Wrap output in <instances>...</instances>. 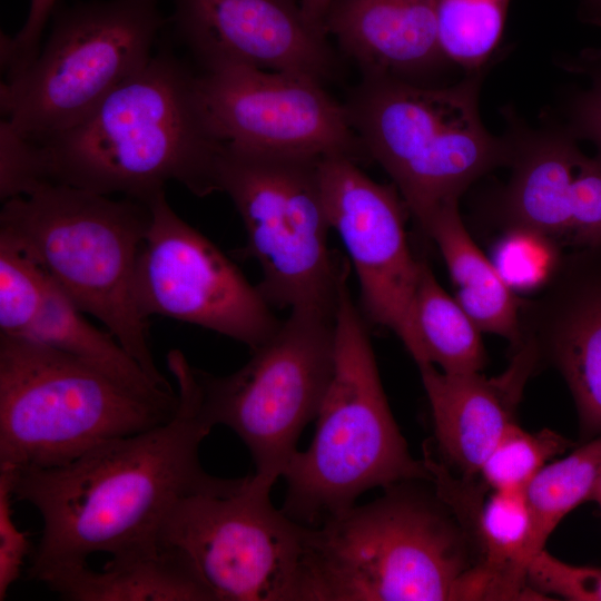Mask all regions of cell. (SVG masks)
Wrapping results in <instances>:
<instances>
[{"mask_svg":"<svg viewBox=\"0 0 601 601\" xmlns=\"http://www.w3.org/2000/svg\"><path fill=\"white\" fill-rule=\"evenodd\" d=\"M175 377V414L152 428L102 442L56 467L14 470L13 496L42 519L28 578L87 564L95 553L111 556L158 544L160 526L183 495L221 479L199 460L214 427L200 408L194 367L178 349L167 354Z\"/></svg>","mask_w":601,"mask_h":601,"instance_id":"6da1fadb","label":"cell"},{"mask_svg":"<svg viewBox=\"0 0 601 601\" xmlns=\"http://www.w3.org/2000/svg\"><path fill=\"white\" fill-rule=\"evenodd\" d=\"M36 142L48 183L147 204L170 181L198 197L219 191L224 144L207 121L197 73L169 49L80 122Z\"/></svg>","mask_w":601,"mask_h":601,"instance_id":"7a4b0ae2","label":"cell"},{"mask_svg":"<svg viewBox=\"0 0 601 601\" xmlns=\"http://www.w3.org/2000/svg\"><path fill=\"white\" fill-rule=\"evenodd\" d=\"M423 481L309 526L298 601L461 600L475 540Z\"/></svg>","mask_w":601,"mask_h":601,"instance_id":"3957f363","label":"cell"},{"mask_svg":"<svg viewBox=\"0 0 601 601\" xmlns=\"http://www.w3.org/2000/svg\"><path fill=\"white\" fill-rule=\"evenodd\" d=\"M150 220L147 203L46 183L3 201L0 235L33 257L155 382L174 390L155 364L148 321L135 297L138 257Z\"/></svg>","mask_w":601,"mask_h":601,"instance_id":"277c9868","label":"cell"},{"mask_svg":"<svg viewBox=\"0 0 601 601\" xmlns=\"http://www.w3.org/2000/svg\"><path fill=\"white\" fill-rule=\"evenodd\" d=\"M316 420L309 447L297 451L283 474L287 492L282 510L293 520L318 526L373 487L432 481L425 462L411 455L391 412L366 319L347 277L336 309L334 374Z\"/></svg>","mask_w":601,"mask_h":601,"instance_id":"5b68a950","label":"cell"},{"mask_svg":"<svg viewBox=\"0 0 601 601\" xmlns=\"http://www.w3.org/2000/svg\"><path fill=\"white\" fill-rule=\"evenodd\" d=\"M481 78L477 70L433 87L362 77L344 104L368 159L388 174L422 229L474 181L513 159L511 132L494 136L482 122Z\"/></svg>","mask_w":601,"mask_h":601,"instance_id":"8992f818","label":"cell"},{"mask_svg":"<svg viewBox=\"0 0 601 601\" xmlns=\"http://www.w3.org/2000/svg\"><path fill=\"white\" fill-rule=\"evenodd\" d=\"M177 391H146L71 354L0 334V467L63 465L167 422Z\"/></svg>","mask_w":601,"mask_h":601,"instance_id":"52a82bcc","label":"cell"},{"mask_svg":"<svg viewBox=\"0 0 601 601\" xmlns=\"http://www.w3.org/2000/svg\"><path fill=\"white\" fill-rule=\"evenodd\" d=\"M162 0L57 6L35 59L1 85V114L42 141L77 125L151 59L167 17Z\"/></svg>","mask_w":601,"mask_h":601,"instance_id":"ba28073f","label":"cell"},{"mask_svg":"<svg viewBox=\"0 0 601 601\" xmlns=\"http://www.w3.org/2000/svg\"><path fill=\"white\" fill-rule=\"evenodd\" d=\"M321 159L223 146L219 193L240 216L242 256L258 264L257 288L272 307L336 306L347 277L328 246Z\"/></svg>","mask_w":601,"mask_h":601,"instance_id":"9c48e42d","label":"cell"},{"mask_svg":"<svg viewBox=\"0 0 601 601\" xmlns=\"http://www.w3.org/2000/svg\"><path fill=\"white\" fill-rule=\"evenodd\" d=\"M336 309L292 308L231 374L216 376L194 367L204 416L239 436L253 457L254 476L268 485L283 476L327 393L335 366Z\"/></svg>","mask_w":601,"mask_h":601,"instance_id":"30bf717a","label":"cell"},{"mask_svg":"<svg viewBox=\"0 0 601 601\" xmlns=\"http://www.w3.org/2000/svg\"><path fill=\"white\" fill-rule=\"evenodd\" d=\"M254 475L179 497L159 544L186 555L214 601H298L308 525L270 501Z\"/></svg>","mask_w":601,"mask_h":601,"instance_id":"8fae6325","label":"cell"},{"mask_svg":"<svg viewBox=\"0 0 601 601\" xmlns=\"http://www.w3.org/2000/svg\"><path fill=\"white\" fill-rule=\"evenodd\" d=\"M148 205L151 220L136 270L135 297L145 319L194 324L247 345L269 338L280 322L238 267L181 219L165 191Z\"/></svg>","mask_w":601,"mask_h":601,"instance_id":"7c38bea8","label":"cell"},{"mask_svg":"<svg viewBox=\"0 0 601 601\" xmlns=\"http://www.w3.org/2000/svg\"><path fill=\"white\" fill-rule=\"evenodd\" d=\"M207 121L224 145L253 152L370 160L344 104L306 76L244 65L197 73Z\"/></svg>","mask_w":601,"mask_h":601,"instance_id":"4fadbf2b","label":"cell"},{"mask_svg":"<svg viewBox=\"0 0 601 601\" xmlns=\"http://www.w3.org/2000/svg\"><path fill=\"white\" fill-rule=\"evenodd\" d=\"M319 174L331 228L356 273L363 316L392 331L418 365L415 297L422 258L408 245L402 197L394 185L373 180L346 157L322 158Z\"/></svg>","mask_w":601,"mask_h":601,"instance_id":"5bb4252c","label":"cell"},{"mask_svg":"<svg viewBox=\"0 0 601 601\" xmlns=\"http://www.w3.org/2000/svg\"><path fill=\"white\" fill-rule=\"evenodd\" d=\"M167 26L201 69L219 65L297 73L325 85L337 71L327 36L296 0H167Z\"/></svg>","mask_w":601,"mask_h":601,"instance_id":"9a60e30c","label":"cell"},{"mask_svg":"<svg viewBox=\"0 0 601 601\" xmlns=\"http://www.w3.org/2000/svg\"><path fill=\"white\" fill-rule=\"evenodd\" d=\"M522 338L553 365L573 396L582 441L601 434V247L563 256L553 278L521 307ZM522 341V339H521Z\"/></svg>","mask_w":601,"mask_h":601,"instance_id":"2e32d148","label":"cell"},{"mask_svg":"<svg viewBox=\"0 0 601 601\" xmlns=\"http://www.w3.org/2000/svg\"><path fill=\"white\" fill-rule=\"evenodd\" d=\"M540 362L534 344L523 338L508 368L494 377L481 372L444 373L432 364L418 366L445 466L455 467L463 479H477L490 452L516 422L525 384Z\"/></svg>","mask_w":601,"mask_h":601,"instance_id":"e0dca14e","label":"cell"},{"mask_svg":"<svg viewBox=\"0 0 601 601\" xmlns=\"http://www.w3.org/2000/svg\"><path fill=\"white\" fill-rule=\"evenodd\" d=\"M437 0H334L324 30L362 77L414 83L444 65ZM422 85V83H421Z\"/></svg>","mask_w":601,"mask_h":601,"instance_id":"ac0fdd59","label":"cell"},{"mask_svg":"<svg viewBox=\"0 0 601 601\" xmlns=\"http://www.w3.org/2000/svg\"><path fill=\"white\" fill-rule=\"evenodd\" d=\"M512 120V173L494 199V221L501 231L526 228L564 247L570 234L571 187L583 152L563 125L531 130Z\"/></svg>","mask_w":601,"mask_h":601,"instance_id":"d6986e66","label":"cell"},{"mask_svg":"<svg viewBox=\"0 0 601 601\" xmlns=\"http://www.w3.org/2000/svg\"><path fill=\"white\" fill-rule=\"evenodd\" d=\"M42 583L71 601H214L186 555L159 543L112 555L100 571L81 564Z\"/></svg>","mask_w":601,"mask_h":601,"instance_id":"ffe728a7","label":"cell"},{"mask_svg":"<svg viewBox=\"0 0 601 601\" xmlns=\"http://www.w3.org/2000/svg\"><path fill=\"white\" fill-rule=\"evenodd\" d=\"M434 240L457 287L456 300L481 332L504 337L511 347L522 339L521 299L497 273L465 227L459 203L437 210L422 229Z\"/></svg>","mask_w":601,"mask_h":601,"instance_id":"44dd1931","label":"cell"},{"mask_svg":"<svg viewBox=\"0 0 601 601\" xmlns=\"http://www.w3.org/2000/svg\"><path fill=\"white\" fill-rule=\"evenodd\" d=\"M50 277L38 313L23 337L85 359L146 391H174L155 382L109 333L93 327Z\"/></svg>","mask_w":601,"mask_h":601,"instance_id":"7402d4cb","label":"cell"},{"mask_svg":"<svg viewBox=\"0 0 601 601\" xmlns=\"http://www.w3.org/2000/svg\"><path fill=\"white\" fill-rule=\"evenodd\" d=\"M415 318L422 347V362L444 373L481 372L486 354L481 331L439 283L426 260L421 270L415 297Z\"/></svg>","mask_w":601,"mask_h":601,"instance_id":"603a6c76","label":"cell"},{"mask_svg":"<svg viewBox=\"0 0 601 601\" xmlns=\"http://www.w3.org/2000/svg\"><path fill=\"white\" fill-rule=\"evenodd\" d=\"M601 471V434L549 462L524 487L530 516L529 558L542 550L559 523L590 500Z\"/></svg>","mask_w":601,"mask_h":601,"instance_id":"cb8c5ba5","label":"cell"},{"mask_svg":"<svg viewBox=\"0 0 601 601\" xmlns=\"http://www.w3.org/2000/svg\"><path fill=\"white\" fill-rule=\"evenodd\" d=\"M510 0H437V36L447 61L482 70L497 47Z\"/></svg>","mask_w":601,"mask_h":601,"instance_id":"d4e9b609","label":"cell"},{"mask_svg":"<svg viewBox=\"0 0 601 601\" xmlns=\"http://www.w3.org/2000/svg\"><path fill=\"white\" fill-rule=\"evenodd\" d=\"M573 446L562 434L543 428L531 433L511 424L483 462L477 480L489 490H523L555 456Z\"/></svg>","mask_w":601,"mask_h":601,"instance_id":"484cf974","label":"cell"},{"mask_svg":"<svg viewBox=\"0 0 601 601\" xmlns=\"http://www.w3.org/2000/svg\"><path fill=\"white\" fill-rule=\"evenodd\" d=\"M49 274L18 244L0 235V332L23 337L42 302Z\"/></svg>","mask_w":601,"mask_h":601,"instance_id":"4316f807","label":"cell"},{"mask_svg":"<svg viewBox=\"0 0 601 601\" xmlns=\"http://www.w3.org/2000/svg\"><path fill=\"white\" fill-rule=\"evenodd\" d=\"M551 237L526 228L501 231L491 260L506 285L516 294L542 290L555 275L564 254Z\"/></svg>","mask_w":601,"mask_h":601,"instance_id":"83f0119b","label":"cell"},{"mask_svg":"<svg viewBox=\"0 0 601 601\" xmlns=\"http://www.w3.org/2000/svg\"><path fill=\"white\" fill-rule=\"evenodd\" d=\"M570 234L566 246L601 247V157L582 154L571 188Z\"/></svg>","mask_w":601,"mask_h":601,"instance_id":"f1b7e54d","label":"cell"},{"mask_svg":"<svg viewBox=\"0 0 601 601\" xmlns=\"http://www.w3.org/2000/svg\"><path fill=\"white\" fill-rule=\"evenodd\" d=\"M48 183L39 145L7 119L0 122V197L2 203Z\"/></svg>","mask_w":601,"mask_h":601,"instance_id":"f546056e","label":"cell"},{"mask_svg":"<svg viewBox=\"0 0 601 601\" xmlns=\"http://www.w3.org/2000/svg\"><path fill=\"white\" fill-rule=\"evenodd\" d=\"M528 584L535 592L574 601H601V568L573 565L544 550L529 563Z\"/></svg>","mask_w":601,"mask_h":601,"instance_id":"4dcf8cb0","label":"cell"},{"mask_svg":"<svg viewBox=\"0 0 601 601\" xmlns=\"http://www.w3.org/2000/svg\"><path fill=\"white\" fill-rule=\"evenodd\" d=\"M568 67L585 77L588 83L571 97L568 124L563 126L575 139L592 142L601 157V48L581 52Z\"/></svg>","mask_w":601,"mask_h":601,"instance_id":"1f68e13d","label":"cell"},{"mask_svg":"<svg viewBox=\"0 0 601 601\" xmlns=\"http://www.w3.org/2000/svg\"><path fill=\"white\" fill-rule=\"evenodd\" d=\"M13 480L12 467H0V601L20 579L24 559L31 553L28 534L13 520Z\"/></svg>","mask_w":601,"mask_h":601,"instance_id":"d6a6232c","label":"cell"},{"mask_svg":"<svg viewBox=\"0 0 601 601\" xmlns=\"http://www.w3.org/2000/svg\"><path fill=\"white\" fill-rule=\"evenodd\" d=\"M58 6V0H30L22 28L14 35H1V67L6 78H12L35 59L45 28Z\"/></svg>","mask_w":601,"mask_h":601,"instance_id":"836d02e7","label":"cell"},{"mask_svg":"<svg viewBox=\"0 0 601 601\" xmlns=\"http://www.w3.org/2000/svg\"><path fill=\"white\" fill-rule=\"evenodd\" d=\"M333 2L334 0H300L299 1V7H300L302 14L305 21L314 30L323 35H326L324 30V22Z\"/></svg>","mask_w":601,"mask_h":601,"instance_id":"e575fe53","label":"cell"},{"mask_svg":"<svg viewBox=\"0 0 601 601\" xmlns=\"http://www.w3.org/2000/svg\"><path fill=\"white\" fill-rule=\"evenodd\" d=\"M590 500L598 503V505H599V508L601 510V471H600L599 476H598V479L595 481V484H594V487L592 490Z\"/></svg>","mask_w":601,"mask_h":601,"instance_id":"d590c367","label":"cell"},{"mask_svg":"<svg viewBox=\"0 0 601 601\" xmlns=\"http://www.w3.org/2000/svg\"><path fill=\"white\" fill-rule=\"evenodd\" d=\"M591 7L597 9L601 13V0H587Z\"/></svg>","mask_w":601,"mask_h":601,"instance_id":"8d00e7d4","label":"cell"}]
</instances>
